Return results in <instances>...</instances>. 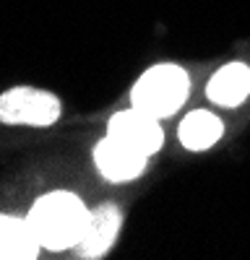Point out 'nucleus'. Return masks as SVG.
<instances>
[{
  "mask_svg": "<svg viewBox=\"0 0 250 260\" xmlns=\"http://www.w3.org/2000/svg\"><path fill=\"white\" fill-rule=\"evenodd\" d=\"M149 156L143 151H136L133 146L122 143L112 136L102 138L94 148V164L99 169V175L110 182H128L143 175Z\"/></svg>",
  "mask_w": 250,
  "mask_h": 260,
  "instance_id": "nucleus-4",
  "label": "nucleus"
},
{
  "mask_svg": "<svg viewBox=\"0 0 250 260\" xmlns=\"http://www.w3.org/2000/svg\"><path fill=\"white\" fill-rule=\"evenodd\" d=\"M224 133V125L216 115L206 112V110H196L191 112L182 122H180V143L191 151H203L211 148Z\"/></svg>",
  "mask_w": 250,
  "mask_h": 260,
  "instance_id": "nucleus-9",
  "label": "nucleus"
},
{
  "mask_svg": "<svg viewBox=\"0 0 250 260\" xmlns=\"http://www.w3.org/2000/svg\"><path fill=\"white\" fill-rule=\"evenodd\" d=\"M107 136L122 141L133 146L136 151H143L146 156L157 154L162 148V141H164V133L159 127V120L146 115L141 110H122L117 115L110 117V125H107Z\"/></svg>",
  "mask_w": 250,
  "mask_h": 260,
  "instance_id": "nucleus-5",
  "label": "nucleus"
},
{
  "mask_svg": "<svg viewBox=\"0 0 250 260\" xmlns=\"http://www.w3.org/2000/svg\"><path fill=\"white\" fill-rule=\"evenodd\" d=\"M63 104L55 94L34 86H13L0 96V122L50 127L60 120Z\"/></svg>",
  "mask_w": 250,
  "mask_h": 260,
  "instance_id": "nucleus-3",
  "label": "nucleus"
},
{
  "mask_svg": "<svg viewBox=\"0 0 250 260\" xmlns=\"http://www.w3.org/2000/svg\"><path fill=\"white\" fill-rule=\"evenodd\" d=\"M122 226V211L115 203H102L89 213L86 229H83L81 242L76 245L78 257L83 260H97L110 252V247L117 240V232Z\"/></svg>",
  "mask_w": 250,
  "mask_h": 260,
  "instance_id": "nucleus-6",
  "label": "nucleus"
},
{
  "mask_svg": "<svg viewBox=\"0 0 250 260\" xmlns=\"http://www.w3.org/2000/svg\"><path fill=\"white\" fill-rule=\"evenodd\" d=\"M191 91V78L182 68L177 65H154L149 68L133 86L131 91V102L136 110L151 115L157 120L175 115L188 99Z\"/></svg>",
  "mask_w": 250,
  "mask_h": 260,
  "instance_id": "nucleus-2",
  "label": "nucleus"
},
{
  "mask_svg": "<svg viewBox=\"0 0 250 260\" xmlns=\"http://www.w3.org/2000/svg\"><path fill=\"white\" fill-rule=\"evenodd\" d=\"M39 240L26 219L0 213V260H34Z\"/></svg>",
  "mask_w": 250,
  "mask_h": 260,
  "instance_id": "nucleus-7",
  "label": "nucleus"
},
{
  "mask_svg": "<svg viewBox=\"0 0 250 260\" xmlns=\"http://www.w3.org/2000/svg\"><path fill=\"white\" fill-rule=\"evenodd\" d=\"M89 208L73 192L55 190L32 206L26 221L32 224L39 245L45 250H71L81 242L89 221Z\"/></svg>",
  "mask_w": 250,
  "mask_h": 260,
  "instance_id": "nucleus-1",
  "label": "nucleus"
},
{
  "mask_svg": "<svg viewBox=\"0 0 250 260\" xmlns=\"http://www.w3.org/2000/svg\"><path fill=\"white\" fill-rule=\"evenodd\" d=\"M206 94L219 107H237L250 94V68L245 62H229L214 73L208 81Z\"/></svg>",
  "mask_w": 250,
  "mask_h": 260,
  "instance_id": "nucleus-8",
  "label": "nucleus"
}]
</instances>
